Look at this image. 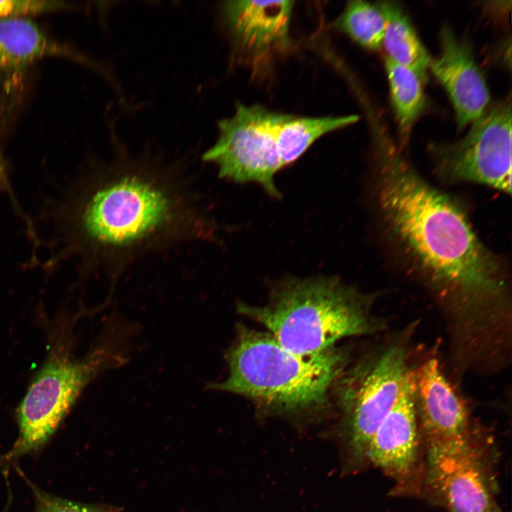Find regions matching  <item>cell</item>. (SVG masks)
<instances>
[{
  "label": "cell",
  "mask_w": 512,
  "mask_h": 512,
  "mask_svg": "<svg viewBox=\"0 0 512 512\" xmlns=\"http://www.w3.org/2000/svg\"><path fill=\"white\" fill-rule=\"evenodd\" d=\"M58 212L64 251L85 273L108 277L107 300L138 260L206 241L215 229L181 159L119 144L78 177Z\"/></svg>",
  "instance_id": "cell-1"
},
{
  "label": "cell",
  "mask_w": 512,
  "mask_h": 512,
  "mask_svg": "<svg viewBox=\"0 0 512 512\" xmlns=\"http://www.w3.org/2000/svg\"><path fill=\"white\" fill-rule=\"evenodd\" d=\"M391 103L398 126L400 144L408 142L411 130L425 110L426 97L424 82L412 70L384 58Z\"/></svg>",
  "instance_id": "cell-17"
},
{
  "label": "cell",
  "mask_w": 512,
  "mask_h": 512,
  "mask_svg": "<svg viewBox=\"0 0 512 512\" xmlns=\"http://www.w3.org/2000/svg\"><path fill=\"white\" fill-rule=\"evenodd\" d=\"M376 4L385 22L383 46L386 56L415 72L425 83L432 58L422 43L410 19L395 2L379 1Z\"/></svg>",
  "instance_id": "cell-15"
},
{
  "label": "cell",
  "mask_w": 512,
  "mask_h": 512,
  "mask_svg": "<svg viewBox=\"0 0 512 512\" xmlns=\"http://www.w3.org/2000/svg\"><path fill=\"white\" fill-rule=\"evenodd\" d=\"M229 375L206 388L238 394L260 405L284 412L323 405L341 375L346 353L332 347L299 355L282 346L270 332L240 326L225 354Z\"/></svg>",
  "instance_id": "cell-3"
},
{
  "label": "cell",
  "mask_w": 512,
  "mask_h": 512,
  "mask_svg": "<svg viewBox=\"0 0 512 512\" xmlns=\"http://www.w3.org/2000/svg\"><path fill=\"white\" fill-rule=\"evenodd\" d=\"M279 115L260 105L238 103L233 116L218 122V138L202 160L215 165L222 179L254 182L279 198L274 180L284 167L275 139Z\"/></svg>",
  "instance_id": "cell-7"
},
{
  "label": "cell",
  "mask_w": 512,
  "mask_h": 512,
  "mask_svg": "<svg viewBox=\"0 0 512 512\" xmlns=\"http://www.w3.org/2000/svg\"><path fill=\"white\" fill-rule=\"evenodd\" d=\"M484 455L470 436L427 447V481L449 512H496Z\"/></svg>",
  "instance_id": "cell-9"
},
{
  "label": "cell",
  "mask_w": 512,
  "mask_h": 512,
  "mask_svg": "<svg viewBox=\"0 0 512 512\" xmlns=\"http://www.w3.org/2000/svg\"><path fill=\"white\" fill-rule=\"evenodd\" d=\"M2 161H3V160H2L1 155L0 153V174L4 173V169H3L4 165H3Z\"/></svg>",
  "instance_id": "cell-22"
},
{
  "label": "cell",
  "mask_w": 512,
  "mask_h": 512,
  "mask_svg": "<svg viewBox=\"0 0 512 512\" xmlns=\"http://www.w3.org/2000/svg\"><path fill=\"white\" fill-rule=\"evenodd\" d=\"M48 56L85 61L83 57L52 39L29 18L0 19V70L18 72Z\"/></svg>",
  "instance_id": "cell-14"
},
{
  "label": "cell",
  "mask_w": 512,
  "mask_h": 512,
  "mask_svg": "<svg viewBox=\"0 0 512 512\" xmlns=\"http://www.w3.org/2000/svg\"><path fill=\"white\" fill-rule=\"evenodd\" d=\"M368 297L336 277L287 279L262 306L240 303L238 311L265 326L287 350L312 355L338 340L370 332Z\"/></svg>",
  "instance_id": "cell-5"
},
{
  "label": "cell",
  "mask_w": 512,
  "mask_h": 512,
  "mask_svg": "<svg viewBox=\"0 0 512 512\" xmlns=\"http://www.w3.org/2000/svg\"><path fill=\"white\" fill-rule=\"evenodd\" d=\"M415 372L410 371L395 405L372 436L366 457L398 480L412 471L417 456V423L414 395Z\"/></svg>",
  "instance_id": "cell-13"
},
{
  "label": "cell",
  "mask_w": 512,
  "mask_h": 512,
  "mask_svg": "<svg viewBox=\"0 0 512 512\" xmlns=\"http://www.w3.org/2000/svg\"><path fill=\"white\" fill-rule=\"evenodd\" d=\"M63 1L53 0H0V19L39 14L65 8Z\"/></svg>",
  "instance_id": "cell-20"
},
{
  "label": "cell",
  "mask_w": 512,
  "mask_h": 512,
  "mask_svg": "<svg viewBox=\"0 0 512 512\" xmlns=\"http://www.w3.org/2000/svg\"><path fill=\"white\" fill-rule=\"evenodd\" d=\"M292 1H228L224 23L237 51L253 65L284 53L291 46Z\"/></svg>",
  "instance_id": "cell-10"
},
{
  "label": "cell",
  "mask_w": 512,
  "mask_h": 512,
  "mask_svg": "<svg viewBox=\"0 0 512 512\" xmlns=\"http://www.w3.org/2000/svg\"><path fill=\"white\" fill-rule=\"evenodd\" d=\"M72 320L55 324L50 331L46 358L20 402L18 435L1 464L33 452L57 430L87 385L105 370L128 361L119 324H107L99 342L81 358L72 353Z\"/></svg>",
  "instance_id": "cell-4"
},
{
  "label": "cell",
  "mask_w": 512,
  "mask_h": 512,
  "mask_svg": "<svg viewBox=\"0 0 512 512\" xmlns=\"http://www.w3.org/2000/svg\"><path fill=\"white\" fill-rule=\"evenodd\" d=\"M441 52L429 70L443 86L452 103L459 128L472 123L489 107V90L471 46L444 26L439 33Z\"/></svg>",
  "instance_id": "cell-11"
},
{
  "label": "cell",
  "mask_w": 512,
  "mask_h": 512,
  "mask_svg": "<svg viewBox=\"0 0 512 512\" xmlns=\"http://www.w3.org/2000/svg\"><path fill=\"white\" fill-rule=\"evenodd\" d=\"M410 372L405 348L396 344L343 380L339 400L346 451L353 461L366 457L372 436L398 400Z\"/></svg>",
  "instance_id": "cell-8"
},
{
  "label": "cell",
  "mask_w": 512,
  "mask_h": 512,
  "mask_svg": "<svg viewBox=\"0 0 512 512\" xmlns=\"http://www.w3.org/2000/svg\"><path fill=\"white\" fill-rule=\"evenodd\" d=\"M21 474L32 491L33 512H110L108 509L100 506L73 502L53 496L36 486L23 473Z\"/></svg>",
  "instance_id": "cell-19"
},
{
  "label": "cell",
  "mask_w": 512,
  "mask_h": 512,
  "mask_svg": "<svg viewBox=\"0 0 512 512\" xmlns=\"http://www.w3.org/2000/svg\"><path fill=\"white\" fill-rule=\"evenodd\" d=\"M374 193L381 227L400 258L438 296L460 304L503 297L506 269L474 232L465 210L425 180L381 136Z\"/></svg>",
  "instance_id": "cell-2"
},
{
  "label": "cell",
  "mask_w": 512,
  "mask_h": 512,
  "mask_svg": "<svg viewBox=\"0 0 512 512\" xmlns=\"http://www.w3.org/2000/svg\"><path fill=\"white\" fill-rule=\"evenodd\" d=\"M335 25L366 49L378 50L383 46L385 22L377 4L361 0L348 1Z\"/></svg>",
  "instance_id": "cell-18"
},
{
  "label": "cell",
  "mask_w": 512,
  "mask_h": 512,
  "mask_svg": "<svg viewBox=\"0 0 512 512\" xmlns=\"http://www.w3.org/2000/svg\"><path fill=\"white\" fill-rule=\"evenodd\" d=\"M11 501H12V500H11V494H9L7 503H6V505L5 506L4 509V511H3L2 512H8V510H9V506H10V504H11Z\"/></svg>",
  "instance_id": "cell-21"
},
{
  "label": "cell",
  "mask_w": 512,
  "mask_h": 512,
  "mask_svg": "<svg viewBox=\"0 0 512 512\" xmlns=\"http://www.w3.org/2000/svg\"><path fill=\"white\" fill-rule=\"evenodd\" d=\"M416 413L428 446L464 439L469 435L466 408L442 373L436 359H430L415 373Z\"/></svg>",
  "instance_id": "cell-12"
},
{
  "label": "cell",
  "mask_w": 512,
  "mask_h": 512,
  "mask_svg": "<svg viewBox=\"0 0 512 512\" xmlns=\"http://www.w3.org/2000/svg\"><path fill=\"white\" fill-rule=\"evenodd\" d=\"M358 119L356 114L299 117L279 114L275 139L283 166L297 160L322 136L353 124Z\"/></svg>",
  "instance_id": "cell-16"
},
{
  "label": "cell",
  "mask_w": 512,
  "mask_h": 512,
  "mask_svg": "<svg viewBox=\"0 0 512 512\" xmlns=\"http://www.w3.org/2000/svg\"><path fill=\"white\" fill-rule=\"evenodd\" d=\"M511 120L509 97L488 107L460 140L432 144L435 175L444 183L481 184L510 195Z\"/></svg>",
  "instance_id": "cell-6"
}]
</instances>
